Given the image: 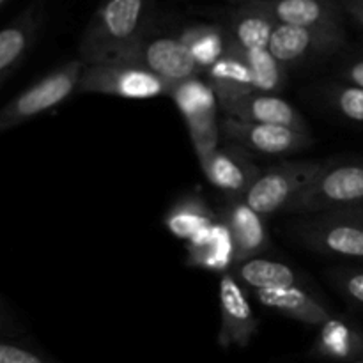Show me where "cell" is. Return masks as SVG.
Listing matches in <instances>:
<instances>
[{"instance_id": "cell-31", "label": "cell", "mask_w": 363, "mask_h": 363, "mask_svg": "<svg viewBox=\"0 0 363 363\" xmlns=\"http://www.w3.org/2000/svg\"><path fill=\"white\" fill-rule=\"evenodd\" d=\"M332 215L339 216V218H344V220H350V222L363 227V204L354 206V208H346V209H339V211H332Z\"/></svg>"}, {"instance_id": "cell-15", "label": "cell", "mask_w": 363, "mask_h": 363, "mask_svg": "<svg viewBox=\"0 0 363 363\" xmlns=\"http://www.w3.org/2000/svg\"><path fill=\"white\" fill-rule=\"evenodd\" d=\"M222 112L225 113V117H234V119L247 121V123L279 124V126L311 133V128L300 110L294 108L287 99L279 94L252 92V94L230 103L229 106L222 108Z\"/></svg>"}, {"instance_id": "cell-13", "label": "cell", "mask_w": 363, "mask_h": 363, "mask_svg": "<svg viewBox=\"0 0 363 363\" xmlns=\"http://www.w3.org/2000/svg\"><path fill=\"white\" fill-rule=\"evenodd\" d=\"M218 215L233 234L236 264L261 257L268 250L269 233L266 227V216L255 211L245 199H229Z\"/></svg>"}, {"instance_id": "cell-10", "label": "cell", "mask_w": 363, "mask_h": 363, "mask_svg": "<svg viewBox=\"0 0 363 363\" xmlns=\"http://www.w3.org/2000/svg\"><path fill=\"white\" fill-rule=\"evenodd\" d=\"M223 140L262 156H287L311 147L312 133L293 130L279 124L247 123V121L223 117L220 121Z\"/></svg>"}, {"instance_id": "cell-23", "label": "cell", "mask_w": 363, "mask_h": 363, "mask_svg": "<svg viewBox=\"0 0 363 363\" xmlns=\"http://www.w3.org/2000/svg\"><path fill=\"white\" fill-rule=\"evenodd\" d=\"M234 277L238 282L248 291H264V289H280V287H291L303 284L300 275L291 268L289 264L266 257H254L248 261L240 262L233 268Z\"/></svg>"}, {"instance_id": "cell-3", "label": "cell", "mask_w": 363, "mask_h": 363, "mask_svg": "<svg viewBox=\"0 0 363 363\" xmlns=\"http://www.w3.org/2000/svg\"><path fill=\"white\" fill-rule=\"evenodd\" d=\"M363 204V162H326L311 186L286 209L291 215H321Z\"/></svg>"}, {"instance_id": "cell-6", "label": "cell", "mask_w": 363, "mask_h": 363, "mask_svg": "<svg viewBox=\"0 0 363 363\" xmlns=\"http://www.w3.org/2000/svg\"><path fill=\"white\" fill-rule=\"evenodd\" d=\"M326 162L298 160L284 162L262 170L254 186L245 195V201L262 216L284 211L311 186Z\"/></svg>"}, {"instance_id": "cell-4", "label": "cell", "mask_w": 363, "mask_h": 363, "mask_svg": "<svg viewBox=\"0 0 363 363\" xmlns=\"http://www.w3.org/2000/svg\"><path fill=\"white\" fill-rule=\"evenodd\" d=\"M169 96L186 124L194 151L201 162L220 147V140L223 138L216 117L220 106L218 96L201 74L172 85Z\"/></svg>"}, {"instance_id": "cell-17", "label": "cell", "mask_w": 363, "mask_h": 363, "mask_svg": "<svg viewBox=\"0 0 363 363\" xmlns=\"http://www.w3.org/2000/svg\"><path fill=\"white\" fill-rule=\"evenodd\" d=\"M252 298L268 311L277 312L284 318L294 319L307 326H321L332 318L325 303L315 294H312L303 284L280 289H264L250 293Z\"/></svg>"}, {"instance_id": "cell-5", "label": "cell", "mask_w": 363, "mask_h": 363, "mask_svg": "<svg viewBox=\"0 0 363 363\" xmlns=\"http://www.w3.org/2000/svg\"><path fill=\"white\" fill-rule=\"evenodd\" d=\"M172 85L145 67L124 60L85 64L78 94H103L123 99H152L169 96Z\"/></svg>"}, {"instance_id": "cell-18", "label": "cell", "mask_w": 363, "mask_h": 363, "mask_svg": "<svg viewBox=\"0 0 363 363\" xmlns=\"http://www.w3.org/2000/svg\"><path fill=\"white\" fill-rule=\"evenodd\" d=\"M312 357L335 363H350L363 358V326L347 315L333 314L319 326L311 351Z\"/></svg>"}, {"instance_id": "cell-29", "label": "cell", "mask_w": 363, "mask_h": 363, "mask_svg": "<svg viewBox=\"0 0 363 363\" xmlns=\"http://www.w3.org/2000/svg\"><path fill=\"white\" fill-rule=\"evenodd\" d=\"M337 74L340 77V80L363 87V55H353L342 60L340 66L337 67Z\"/></svg>"}, {"instance_id": "cell-30", "label": "cell", "mask_w": 363, "mask_h": 363, "mask_svg": "<svg viewBox=\"0 0 363 363\" xmlns=\"http://www.w3.org/2000/svg\"><path fill=\"white\" fill-rule=\"evenodd\" d=\"M342 11L358 25L363 28V0H340Z\"/></svg>"}, {"instance_id": "cell-24", "label": "cell", "mask_w": 363, "mask_h": 363, "mask_svg": "<svg viewBox=\"0 0 363 363\" xmlns=\"http://www.w3.org/2000/svg\"><path fill=\"white\" fill-rule=\"evenodd\" d=\"M177 34L190 50L191 57L201 67L202 73H206L209 67L218 62L220 57L225 53L230 39L229 32L223 25L213 23L188 25V27L181 28Z\"/></svg>"}, {"instance_id": "cell-21", "label": "cell", "mask_w": 363, "mask_h": 363, "mask_svg": "<svg viewBox=\"0 0 363 363\" xmlns=\"http://www.w3.org/2000/svg\"><path fill=\"white\" fill-rule=\"evenodd\" d=\"M277 23L312 28H344L340 0H262Z\"/></svg>"}, {"instance_id": "cell-20", "label": "cell", "mask_w": 363, "mask_h": 363, "mask_svg": "<svg viewBox=\"0 0 363 363\" xmlns=\"http://www.w3.org/2000/svg\"><path fill=\"white\" fill-rule=\"evenodd\" d=\"M223 27L243 50L269 48L277 20L262 0H245L227 14Z\"/></svg>"}, {"instance_id": "cell-32", "label": "cell", "mask_w": 363, "mask_h": 363, "mask_svg": "<svg viewBox=\"0 0 363 363\" xmlns=\"http://www.w3.org/2000/svg\"><path fill=\"white\" fill-rule=\"evenodd\" d=\"M9 2L11 0H0V7H7L9 6Z\"/></svg>"}, {"instance_id": "cell-27", "label": "cell", "mask_w": 363, "mask_h": 363, "mask_svg": "<svg viewBox=\"0 0 363 363\" xmlns=\"http://www.w3.org/2000/svg\"><path fill=\"white\" fill-rule=\"evenodd\" d=\"M0 363H60L43 347L14 333L2 332Z\"/></svg>"}, {"instance_id": "cell-2", "label": "cell", "mask_w": 363, "mask_h": 363, "mask_svg": "<svg viewBox=\"0 0 363 363\" xmlns=\"http://www.w3.org/2000/svg\"><path fill=\"white\" fill-rule=\"evenodd\" d=\"M85 62L82 59L69 60L53 67L27 89L18 92L0 110V131H9L34 117L52 112L74 92H78Z\"/></svg>"}, {"instance_id": "cell-12", "label": "cell", "mask_w": 363, "mask_h": 363, "mask_svg": "<svg viewBox=\"0 0 363 363\" xmlns=\"http://www.w3.org/2000/svg\"><path fill=\"white\" fill-rule=\"evenodd\" d=\"M199 163L209 184L227 195V201L245 199L262 172L247 149L230 142L220 145Z\"/></svg>"}, {"instance_id": "cell-33", "label": "cell", "mask_w": 363, "mask_h": 363, "mask_svg": "<svg viewBox=\"0 0 363 363\" xmlns=\"http://www.w3.org/2000/svg\"><path fill=\"white\" fill-rule=\"evenodd\" d=\"M229 2H233V4H234V6H238V4L245 2V0H229Z\"/></svg>"}, {"instance_id": "cell-7", "label": "cell", "mask_w": 363, "mask_h": 363, "mask_svg": "<svg viewBox=\"0 0 363 363\" xmlns=\"http://www.w3.org/2000/svg\"><path fill=\"white\" fill-rule=\"evenodd\" d=\"M110 60L137 64L158 74L170 85L202 74L201 67L197 66L186 45L181 41L179 34H155L152 28L131 48L124 50Z\"/></svg>"}, {"instance_id": "cell-26", "label": "cell", "mask_w": 363, "mask_h": 363, "mask_svg": "<svg viewBox=\"0 0 363 363\" xmlns=\"http://www.w3.org/2000/svg\"><path fill=\"white\" fill-rule=\"evenodd\" d=\"M245 53L254 74L255 91L269 94H279L284 91L287 85V67L277 60L269 48L245 50Z\"/></svg>"}, {"instance_id": "cell-9", "label": "cell", "mask_w": 363, "mask_h": 363, "mask_svg": "<svg viewBox=\"0 0 363 363\" xmlns=\"http://www.w3.org/2000/svg\"><path fill=\"white\" fill-rule=\"evenodd\" d=\"M346 46L344 28H312L277 23L269 52L286 67L326 59Z\"/></svg>"}, {"instance_id": "cell-11", "label": "cell", "mask_w": 363, "mask_h": 363, "mask_svg": "<svg viewBox=\"0 0 363 363\" xmlns=\"http://www.w3.org/2000/svg\"><path fill=\"white\" fill-rule=\"evenodd\" d=\"M220 332L218 344L223 350L245 347L252 342L259 330V319L248 298V291L241 286L233 273H223L218 286Z\"/></svg>"}, {"instance_id": "cell-34", "label": "cell", "mask_w": 363, "mask_h": 363, "mask_svg": "<svg viewBox=\"0 0 363 363\" xmlns=\"http://www.w3.org/2000/svg\"><path fill=\"white\" fill-rule=\"evenodd\" d=\"M350 363H363V358H362V360H357V362H350Z\"/></svg>"}, {"instance_id": "cell-19", "label": "cell", "mask_w": 363, "mask_h": 363, "mask_svg": "<svg viewBox=\"0 0 363 363\" xmlns=\"http://www.w3.org/2000/svg\"><path fill=\"white\" fill-rule=\"evenodd\" d=\"M186 266L215 273H229L236 266L233 234L222 218L186 243Z\"/></svg>"}, {"instance_id": "cell-1", "label": "cell", "mask_w": 363, "mask_h": 363, "mask_svg": "<svg viewBox=\"0 0 363 363\" xmlns=\"http://www.w3.org/2000/svg\"><path fill=\"white\" fill-rule=\"evenodd\" d=\"M152 11L155 0H103L80 39V59L103 62L131 48L152 28Z\"/></svg>"}, {"instance_id": "cell-8", "label": "cell", "mask_w": 363, "mask_h": 363, "mask_svg": "<svg viewBox=\"0 0 363 363\" xmlns=\"http://www.w3.org/2000/svg\"><path fill=\"white\" fill-rule=\"evenodd\" d=\"M291 233L315 254L363 261V227L332 213L296 220L291 223Z\"/></svg>"}, {"instance_id": "cell-28", "label": "cell", "mask_w": 363, "mask_h": 363, "mask_svg": "<svg viewBox=\"0 0 363 363\" xmlns=\"http://www.w3.org/2000/svg\"><path fill=\"white\" fill-rule=\"evenodd\" d=\"M325 277L350 307L363 311V266H339L328 269Z\"/></svg>"}, {"instance_id": "cell-16", "label": "cell", "mask_w": 363, "mask_h": 363, "mask_svg": "<svg viewBox=\"0 0 363 363\" xmlns=\"http://www.w3.org/2000/svg\"><path fill=\"white\" fill-rule=\"evenodd\" d=\"M206 77L218 96L220 108H225L230 103L257 92L247 53L233 38L229 39V46L218 62L206 71Z\"/></svg>"}, {"instance_id": "cell-14", "label": "cell", "mask_w": 363, "mask_h": 363, "mask_svg": "<svg viewBox=\"0 0 363 363\" xmlns=\"http://www.w3.org/2000/svg\"><path fill=\"white\" fill-rule=\"evenodd\" d=\"M41 23V7L32 4L2 28L0 32V85L2 87L14 77L30 50L34 48Z\"/></svg>"}, {"instance_id": "cell-25", "label": "cell", "mask_w": 363, "mask_h": 363, "mask_svg": "<svg viewBox=\"0 0 363 363\" xmlns=\"http://www.w3.org/2000/svg\"><path fill=\"white\" fill-rule=\"evenodd\" d=\"M319 98L342 119L363 124V87L350 82H323L318 87Z\"/></svg>"}, {"instance_id": "cell-22", "label": "cell", "mask_w": 363, "mask_h": 363, "mask_svg": "<svg viewBox=\"0 0 363 363\" xmlns=\"http://www.w3.org/2000/svg\"><path fill=\"white\" fill-rule=\"evenodd\" d=\"M216 220H218V211H215L204 201V197L194 194L184 195L170 206L163 218V225L174 238L188 243L206 229L215 225Z\"/></svg>"}]
</instances>
